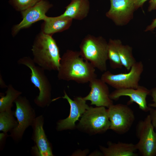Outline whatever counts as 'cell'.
Here are the masks:
<instances>
[{
  "instance_id": "cell-1",
  "label": "cell",
  "mask_w": 156,
  "mask_h": 156,
  "mask_svg": "<svg viewBox=\"0 0 156 156\" xmlns=\"http://www.w3.org/2000/svg\"><path fill=\"white\" fill-rule=\"evenodd\" d=\"M57 77L59 80L89 82L97 77L95 68L81 56L79 51L67 50L61 57Z\"/></svg>"
},
{
  "instance_id": "cell-2",
  "label": "cell",
  "mask_w": 156,
  "mask_h": 156,
  "mask_svg": "<svg viewBox=\"0 0 156 156\" xmlns=\"http://www.w3.org/2000/svg\"><path fill=\"white\" fill-rule=\"evenodd\" d=\"M34 62L44 70L59 69L61 57L60 50L52 36L42 31L34 41L31 49Z\"/></svg>"
},
{
  "instance_id": "cell-3",
  "label": "cell",
  "mask_w": 156,
  "mask_h": 156,
  "mask_svg": "<svg viewBox=\"0 0 156 156\" xmlns=\"http://www.w3.org/2000/svg\"><path fill=\"white\" fill-rule=\"evenodd\" d=\"M80 54L85 60L102 72L107 70L108 42L102 36L88 34L79 45Z\"/></svg>"
},
{
  "instance_id": "cell-4",
  "label": "cell",
  "mask_w": 156,
  "mask_h": 156,
  "mask_svg": "<svg viewBox=\"0 0 156 156\" xmlns=\"http://www.w3.org/2000/svg\"><path fill=\"white\" fill-rule=\"evenodd\" d=\"M17 63L25 66L31 70L30 81L39 91L38 95L34 100L35 103L42 108L48 106L52 101V86L45 74L44 70L38 66H36L33 59L29 57L20 58L18 60Z\"/></svg>"
},
{
  "instance_id": "cell-5",
  "label": "cell",
  "mask_w": 156,
  "mask_h": 156,
  "mask_svg": "<svg viewBox=\"0 0 156 156\" xmlns=\"http://www.w3.org/2000/svg\"><path fill=\"white\" fill-rule=\"evenodd\" d=\"M110 125L105 107H90L81 116L77 127L81 131L94 135L105 132L109 129Z\"/></svg>"
},
{
  "instance_id": "cell-6",
  "label": "cell",
  "mask_w": 156,
  "mask_h": 156,
  "mask_svg": "<svg viewBox=\"0 0 156 156\" xmlns=\"http://www.w3.org/2000/svg\"><path fill=\"white\" fill-rule=\"evenodd\" d=\"M144 65L142 61L137 62L126 73L114 74L109 70L104 72L101 79L116 89L127 88H137L143 72Z\"/></svg>"
},
{
  "instance_id": "cell-7",
  "label": "cell",
  "mask_w": 156,
  "mask_h": 156,
  "mask_svg": "<svg viewBox=\"0 0 156 156\" xmlns=\"http://www.w3.org/2000/svg\"><path fill=\"white\" fill-rule=\"evenodd\" d=\"M14 103L16 105L14 115L18 124L10 132L9 136L18 142L21 139L26 129L31 126L36 116L34 109L25 96L20 95Z\"/></svg>"
},
{
  "instance_id": "cell-8",
  "label": "cell",
  "mask_w": 156,
  "mask_h": 156,
  "mask_svg": "<svg viewBox=\"0 0 156 156\" xmlns=\"http://www.w3.org/2000/svg\"><path fill=\"white\" fill-rule=\"evenodd\" d=\"M149 115L144 120L139 121L136 127L139 140L135 144L137 150L142 156H156V132Z\"/></svg>"
},
{
  "instance_id": "cell-9",
  "label": "cell",
  "mask_w": 156,
  "mask_h": 156,
  "mask_svg": "<svg viewBox=\"0 0 156 156\" xmlns=\"http://www.w3.org/2000/svg\"><path fill=\"white\" fill-rule=\"evenodd\" d=\"M111 129L119 134H123L130 129L135 120L133 110L128 105L114 104L108 108Z\"/></svg>"
},
{
  "instance_id": "cell-10",
  "label": "cell",
  "mask_w": 156,
  "mask_h": 156,
  "mask_svg": "<svg viewBox=\"0 0 156 156\" xmlns=\"http://www.w3.org/2000/svg\"><path fill=\"white\" fill-rule=\"evenodd\" d=\"M64 95L57 99L62 98L66 99L70 106V114L66 118L59 120L57 123L56 129L58 131L66 130H72L75 128V122L81 117L90 106L86 103V101L80 96L75 97L73 100L70 99L65 91Z\"/></svg>"
},
{
  "instance_id": "cell-11",
  "label": "cell",
  "mask_w": 156,
  "mask_h": 156,
  "mask_svg": "<svg viewBox=\"0 0 156 156\" xmlns=\"http://www.w3.org/2000/svg\"><path fill=\"white\" fill-rule=\"evenodd\" d=\"M110 7L106 16L118 26L127 25L133 19L136 10L134 0H110Z\"/></svg>"
},
{
  "instance_id": "cell-12",
  "label": "cell",
  "mask_w": 156,
  "mask_h": 156,
  "mask_svg": "<svg viewBox=\"0 0 156 156\" xmlns=\"http://www.w3.org/2000/svg\"><path fill=\"white\" fill-rule=\"evenodd\" d=\"M44 118L42 115L36 117L31 126L33 129L31 139L35 146L32 148L36 156H53L51 144L43 128Z\"/></svg>"
},
{
  "instance_id": "cell-13",
  "label": "cell",
  "mask_w": 156,
  "mask_h": 156,
  "mask_svg": "<svg viewBox=\"0 0 156 156\" xmlns=\"http://www.w3.org/2000/svg\"><path fill=\"white\" fill-rule=\"evenodd\" d=\"M52 6L47 1L41 0L33 6L22 11L23 20L14 27L13 34L15 35L21 29L29 27L38 21L44 20L46 16V13Z\"/></svg>"
},
{
  "instance_id": "cell-14",
  "label": "cell",
  "mask_w": 156,
  "mask_h": 156,
  "mask_svg": "<svg viewBox=\"0 0 156 156\" xmlns=\"http://www.w3.org/2000/svg\"><path fill=\"white\" fill-rule=\"evenodd\" d=\"M89 83L90 91L88 95L83 97L86 101H90L91 105L107 108L113 104V100L109 97V88L106 83L97 77Z\"/></svg>"
},
{
  "instance_id": "cell-15",
  "label": "cell",
  "mask_w": 156,
  "mask_h": 156,
  "mask_svg": "<svg viewBox=\"0 0 156 156\" xmlns=\"http://www.w3.org/2000/svg\"><path fill=\"white\" fill-rule=\"evenodd\" d=\"M150 90L145 87L139 85L136 89L127 88L116 89L109 94L110 98L113 100H118L120 97L126 96L130 97V100L127 102V105L133 103L138 105L140 109L143 111L149 112L151 107L147 104L146 98L150 95Z\"/></svg>"
},
{
  "instance_id": "cell-16",
  "label": "cell",
  "mask_w": 156,
  "mask_h": 156,
  "mask_svg": "<svg viewBox=\"0 0 156 156\" xmlns=\"http://www.w3.org/2000/svg\"><path fill=\"white\" fill-rule=\"evenodd\" d=\"M107 147L99 146L101 152L104 156H137L135 145L132 143L119 142L117 143L108 141Z\"/></svg>"
},
{
  "instance_id": "cell-17",
  "label": "cell",
  "mask_w": 156,
  "mask_h": 156,
  "mask_svg": "<svg viewBox=\"0 0 156 156\" xmlns=\"http://www.w3.org/2000/svg\"><path fill=\"white\" fill-rule=\"evenodd\" d=\"M66 10L59 18L69 17L78 20H83L88 15L90 9L89 0H71Z\"/></svg>"
},
{
  "instance_id": "cell-18",
  "label": "cell",
  "mask_w": 156,
  "mask_h": 156,
  "mask_svg": "<svg viewBox=\"0 0 156 156\" xmlns=\"http://www.w3.org/2000/svg\"><path fill=\"white\" fill-rule=\"evenodd\" d=\"M73 20L69 17L60 18L46 16L44 20L42 32L52 36L55 33L63 31L69 28Z\"/></svg>"
},
{
  "instance_id": "cell-19",
  "label": "cell",
  "mask_w": 156,
  "mask_h": 156,
  "mask_svg": "<svg viewBox=\"0 0 156 156\" xmlns=\"http://www.w3.org/2000/svg\"><path fill=\"white\" fill-rule=\"evenodd\" d=\"M122 42L118 39H109L108 42L107 57L110 67L113 69H121V64L118 52V48Z\"/></svg>"
},
{
  "instance_id": "cell-20",
  "label": "cell",
  "mask_w": 156,
  "mask_h": 156,
  "mask_svg": "<svg viewBox=\"0 0 156 156\" xmlns=\"http://www.w3.org/2000/svg\"><path fill=\"white\" fill-rule=\"evenodd\" d=\"M7 88L5 92L6 95L1 96L0 112L11 109L13 106V103L22 93L15 89L11 84L8 85Z\"/></svg>"
},
{
  "instance_id": "cell-21",
  "label": "cell",
  "mask_w": 156,
  "mask_h": 156,
  "mask_svg": "<svg viewBox=\"0 0 156 156\" xmlns=\"http://www.w3.org/2000/svg\"><path fill=\"white\" fill-rule=\"evenodd\" d=\"M14 116V112L11 109L0 112V131L7 133L17 126L18 122Z\"/></svg>"
},
{
  "instance_id": "cell-22",
  "label": "cell",
  "mask_w": 156,
  "mask_h": 156,
  "mask_svg": "<svg viewBox=\"0 0 156 156\" xmlns=\"http://www.w3.org/2000/svg\"><path fill=\"white\" fill-rule=\"evenodd\" d=\"M118 52L122 66L129 71L137 62L133 56L132 48L128 45H123L122 43L118 47Z\"/></svg>"
},
{
  "instance_id": "cell-23",
  "label": "cell",
  "mask_w": 156,
  "mask_h": 156,
  "mask_svg": "<svg viewBox=\"0 0 156 156\" xmlns=\"http://www.w3.org/2000/svg\"><path fill=\"white\" fill-rule=\"evenodd\" d=\"M15 8L21 11L32 7L41 0H12Z\"/></svg>"
},
{
  "instance_id": "cell-24",
  "label": "cell",
  "mask_w": 156,
  "mask_h": 156,
  "mask_svg": "<svg viewBox=\"0 0 156 156\" xmlns=\"http://www.w3.org/2000/svg\"><path fill=\"white\" fill-rule=\"evenodd\" d=\"M149 112L151 122L156 130V109H154L151 108Z\"/></svg>"
},
{
  "instance_id": "cell-25",
  "label": "cell",
  "mask_w": 156,
  "mask_h": 156,
  "mask_svg": "<svg viewBox=\"0 0 156 156\" xmlns=\"http://www.w3.org/2000/svg\"><path fill=\"white\" fill-rule=\"evenodd\" d=\"M153 98V103L148 104V106L156 108V88H154L150 90V94Z\"/></svg>"
},
{
  "instance_id": "cell-26",
  "label": "cell",
  "mask_w": 156,
  "mask_h": 156,
  "mask_svg": "<svg viewBox=\"0 0 156 156\" xmlns=\"http://www.w3.org/2000/svg\"><path fill=\"white\" fill-rule=\"evenodd\" d=\"M155 9H156V7ZM156 27V18L152 22L151 24L148 25L145 30V31L146 32L149 31H152Z\"/></svg>"
},
{
  "instance_id": "cell-27",
  "label": "cell",
  "mask_w": 156,
  "mask_h": 156,
  "mask_svg": "<svg viewBox=\"0 0 156 156\" xmlns=\"http://www.w3.org/2000/svg\"><path fill=\"white\" fill-rule=\"evenodd\" d=\"M147 0H134L135 9L142 7L144 3Z\"/></svg>"
},
{
  "instance_id": "cell-28",
  "label": "cell",
  "mask_w": 156,
  "mask_h": 156,
  "mask_svg": "<svg viewBox=\"0 0 156 156\" xmlns=\"http://www.w3.org/2000/svg\"><path fill=\"white\" fill-rule=\"evenodd\" d=\"M156 7V0H150L149 5L148 8V11L150 12L155 9Z\"/></svg>"
},
{
  "instance_id": "cell-29",
  "label": "cell",
  "mask_w": 156,
  "mask_h": 156,
  "mask_svg": "<svg viewBox=\"0 0 156 156\" xmlns=\"http://www.w3.org/2000/svg\"><path fill=\"white\" fill-rule=\"evenodd\" d=\"M8 136L7 133H5L3 132L0 133V145L2 144V143L5 141V139Z\"/></svg>"
}]
</instances>
